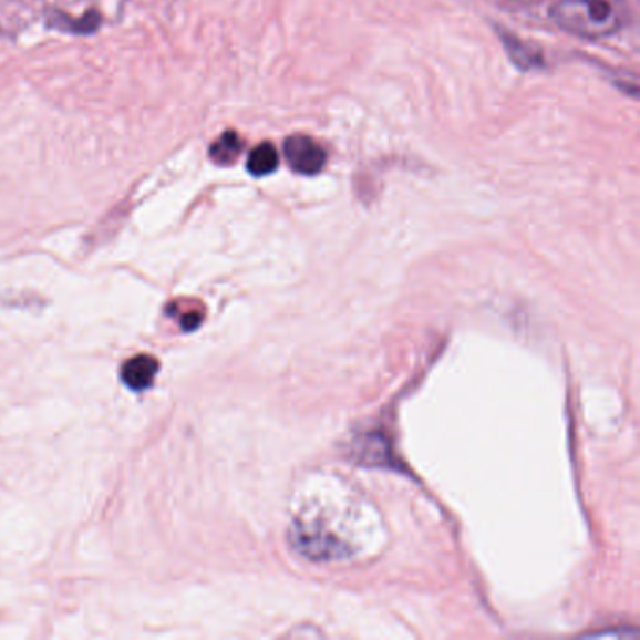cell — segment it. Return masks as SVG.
Returning <instances> with one entry per match:
<instances>
[{
	"label": "cell",
	"mask_w": 640,
	"mask_h": 640,
	"mask_svg": "<svg viewBox=\"0 0 640 640\" xmlns=\"http://www.w3.org/2000/svg\"><path fill=\"white\" fill-rule=\"evenodd\" d=\"M499 37L504 40L505 50L509 53L515 64L518 69L523 70H534L537 66H541L543 56L539 55V51L534 50L531 45L523 42L520 38L515 37L512 32L502 31Z\"/></svg>",
	"instance_id": "5b68a950"
},
{
	"label": "cell",
	"mask_w": 640,
	"mask_h": 640,
	"mask_svg": "<svg viewBox=\"0 0 640 640\" xmlns=\"http://www.w3.org/2000/svg\"><path fill=\"white\" fill-rule=\"evenodd\" d=\"M278 164H280V154L272 143H259L258 147H254L248 154L247 169L254 177L271 175L277 172Z\"/></svg>",
	"instance_id": "277c9868"
},
{
	"label": "cell",
	"mask_w": 640,
	"mask_h": 640,
	"mask_svg": "<svg viewBox=\"0 0 640 640\" xmlns=\"http://www.w3.org/2000/svg\"><path fill=\"white\" fill-rule=\"evenodd\" d=\"M556 25L572 37L603 40L620 31L622 12L612 0H558L550 8Z\"/></svg>",
	"instance_id": "6da1fadb"
},
{
	"label": "cell",
	"mask_w": 640,
	"mask_h": 640,
	"mask_svg": "<svg viewBox=\"0 0 640 640\" xmlns=\"http://www.w3.org/2000/svg\"><path fill=\"white\" fill-rule=\"evenodd\" d=\"M242 147L245 143L237 132H224L223 136L210 145V161L218 166H231L242 153Z\"/></svg>",
	"instance_id": "8992f818"
},
{
	"label": "cell",
	"mask_w": 640,
	"mask_h": 640,
	"mask_svg": "<svg viewBox=\"0 0 640 640\" xmlns=\"http://www.w3.org/2000/svg\"><path fill=\"white\" fill-rule=\"evenodd\" d=\"M518 2H526V4H536V2H543V0H518Z\"/></svg>",
	"instance_id": "52a82bcc"
},
{
	"label": "cell",
	"mask_w": 640,
	"mask_h": 640,
	"mask_svg": "<svg viewBox=\"0 0 640 640\" xmlns=\"http://www.w3.org/2000/svg\"><path fill=\"white\" fill-rule=\"evenodd\" d=\"M283 158L299 175H318L327 164L326 148L314 137L293 134L283 142Z\"/></svg>",
	"instance_id": "7a4b0ae2"
},
{
	"label": "cell",
	"mask_w": 640,
	"mask_h": 640,
	"mask_svg": "<svg viewBox=\"0 0 640 640\" xmlns=\"http://www.w3.org/2000/svg\"><path fill=\"white\" fill-rule=\"evenodd\" d=\"M158 369L161 364L153 358V355H136V358L130 359L128 363L124 364L123 369V380L130 389H136V391H143V389L151 388L154 382V378L158 374Z\"/></svg>",
	"instance_id": "3957f363"
}]
</instances>
